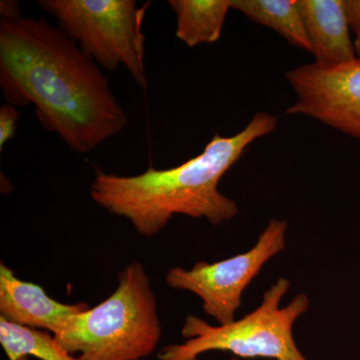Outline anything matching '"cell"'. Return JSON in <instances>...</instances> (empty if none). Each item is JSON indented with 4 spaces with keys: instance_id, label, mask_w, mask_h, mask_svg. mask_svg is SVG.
<instances>
[{
    "instance_id": "obj_1",
    "label": "cell",
    "mask_w": 360,
    "mask_h": 360,
    "mask_svg": "<svg viewBox=\"0 0 360 360\" xmlns=\"http://www.w3.org/2000/svg\"><path fill=\"white\" fill-rule=\"evenodd\" d=\"M0 87L15 108L33 104L42 127L82 155L129 123L98 65L42 18L0 20Z\"/></svg>"
},
{
    "instance_id": "obj_2",
    "label": "cell",
    "mask_w": 360,
    "mask_h": 360,
    "mask_svg": "<svg viewBox=\"0 0 360 360\" xmlns=\"http://www.w3.org/2000/svg\"><path fill=\"white\" fill-rule=\"evenodd\" d=\"M277 118L258 112L233 136L217 134L202 153L167 169L120 176L96 168L90 196L106 212L124 217L146 238L160 233L174 215L205 219L213 225L231 220L238 205L219 189L222 176L260 137L271 134Z\"/></svg>"
},
{
    "instance_id": "obj_3",
    "label": "cell",
    "mask_w": 360,
    "mask_h": 360,
    "mask_svg": "<svg viewBox=\"0 0 360 360\" xmlns=\"http://www.w3.org/2000/svg\"><path fill=\"white\" fill-rule=\"evenodd\" d=\"M77 360H141L155 352L161 338L158 302L141 262L118 274L110 297L71 315L52 335Z\"/></svg>"
},
{
    "instance_id": "obj_4",
    "label": "cell",
    "mask_w": 360,
    "mask_h": 360,
    "mask_svg": "<svg viewBox=\"0 0 360 360\" xmlns=\"http://www.w3.org/2000/svg\"><path fill=\"white\" fill-rule=\"evenodd\" d=\"M281 277L265 291L257 309L224 326H210L200 317L186 316L184 343L170 345L158 354L160 360H198L210 352H231L238 359L307 360L293 338V324L309 310V298L300 293L286 307L281 300L290 290Z\"/></svg>"
},
{
    "instance_id": "obj_5",
    "label": "cell",
    "mask_w": 360,
    "mask_h": 360,
    "mask_svg": "<svg viewBox=\"0 0 360 360\" xmlns=\"http://www.w3.org/2000/svg\"><path fill=\"white\" fill-rule=\"evenodd\" d=\"M135 0H39L37 4L58 21V27L85 56L104 70L124 66L137 85L146 89L142 32L146 9Z\"/></svg>"
},
{
    "instance_id": "obj_6",
    "label": "cell",
    "mask_w": 360,
    "mask_h": 360,
    "mask_svg": "<svg viewBox=\"0 0 360 360\" xmlns=\"http://www.w3.org/2000/svg\"><path fill=\"white\" fill-rule=\"evenodd\" d=\"M288 222L272 219L257 243L246 252L208 264L200 262L191 269L174 267L165 281L174 290H186L198 296L203 311L219 326L236 321L241 296L251 281L272 257L285 248Z\"/></svg>"
},
{
    "instance_id": "obj_7",
    "label": "cell",
    "mask_w": 360,
    "mask_h": 360,
    "mask_svg": "<svg viewBox=\"0 0 360 360\" xmlns=\"http://www.w3.org/2000/svg\"><path fill=\"white\" fill-rule=\"evenodd\" d=\"M286 78L296 94L288 115L309 116L360 139V58L335 66H297Z\"/></svg>"
},
{
    "instance_id": "obj_8",
    "label": "cell",
    "mask_w": 360,
    "mask_h": 360,
    "mask_svg": "<svg viewBox=\"0 0 360 360\" xmlns=\"http://www.w3.org/2000/svg\"><path fill=\"white\" fill-rule=\"evenodd\" d=\"M87 309L86 303L66 304L53 300L39 284L21 281L0 264V319L54 335L71 315Z\"/></svg>"
},
{
    "instance_id": "obj_9",
    "label": "cell",
    "mask_w": 360,
    "mask_h": 360,
    "mask_svg": "<svg viewBox=\"0 0 360 360\" xmlns=\"http://www.w3.org/2000/svg\"><path fill=\"white\" fill-rule=\"evenodd\" d=\"M297 4L314 63L335 66L357 58L343 0H297Z\"/></svg>"
},
{
    "instance_id": "obj_10",
    "label": "cell",
    "mask_w": 360,
    "mask_h": 360,
    "mask_svg": "<svg viewBox=\"0 0 360 360\" xmlns=\"http://www.w3.org/2000/svg\"><path fill=\"white\" fill-rule=\"evenodd\" d=\"M177 39L188 47L214 44L221 37L231 0H169Z\"/></svg>"
},
{
    "instance_id": "obj_11",
    "label": "cell",
    "mask_w": 360,
    "mask_h": 360,
    "mask_svg": "<svg viewBox=\"0 0 360 360\" xmlns=\"http://www.w3.org/2000/svg\"><path fill=\"white\" fill-rule=\"evenodd\" d=\"M231 8L271 28L291 44L311 51L297 0H231Z\"/></svg>"
},
{
    "instance_id": "obj_12",
    "label": "cell",
    "mask_w": 360,
    "mask_h": 360,
    "mask_svg": "<svg viewBox=\"0 0 360 360\" xmlns=\"http://www.w3.org/2000/svg\"><path fill=\"white\" fill-rule=\"evenodd\" d=\"M0 345L9 360L28 356L40 360H77L49 331L25 328L4 319H0Z\"/></svg>"
},
{
    "instance_id": "obj_13",
    "label": "cell",
    "mask_w": 360,
    "mask_h": 360,
    "mask_svg": "<svg viewBox=\"0 0 360 360\" xmlns=\"http://www.w3.org/2000/svg\"><path fill=\"white\" fill-rule=\"evenodd\" d=\"M20 116V111L13 104L6 103L0 108V151L15 136Z\"/></svg>"
},
{
    "instance_id": "obj_14",
    "label": "cell",
    "mask_w": 360,
    "mask_h": 360,
    "mask_svg": "<svg viewBox=\"0 0 360 360\" xmlns=\"http://www.w3.org/2000/svg\"><path fill=\"white\" fill-rule=\"evenodd\" d=\"M343 7L350 30L355 33V37H359L360 0H343Z\"/></svg>"
},
{
    "instance_id": "obj_15",
    "label": "cell",
    "mask_w": 360,
    "mask_h": 360,
    "mask_svg": "<svg viewBox=\"0 0 360 360\" xmlns=\"http://www.w3.org/2000/svg\"><path fill=\"white\" fill-rule=\"evenodd\" d=\"M0 15H1V20H4L21 18L20 4L15 0H1L0 1Z\"/></svg>"
},
{
    "instance_id": "obj_16",
    "label": "cell",
    "mask_w": 360,
    "mask_h": 360,
    "mask_svg": "<svg viewBox=\"0 0 360 360\" xmlns=\"http://www.w3.org/2000/svg\"><path fill=\"white\" fill-rule=\"evenodd\" d=\"M355 51H356L357 58H360V35L355 37L354 39Z\"/></svg>"
},
{
    "instance_id": "obj_17",
    "label": "cell",
    "mask_w": 360,
    "mask_h": 360,
    "mask_svg": "<svg viewBox=\"0 0 360 360\" xmlns=\"http://www.w3.org/2000/svg\"><path fill=\"white\" fill-rule=\"evenodd\" d=\"M231 360H241L240 359H238V357H232Z\"/></svg>"
},
{
    "instance_id": "obj_18",
    "label": "cell",
    "mask_w": 360,
    "mask_h": 360,
    "mask_svg": "<svg viewBox=\"0 0 360 360\" xmlns=\"http://www.w3.org/2000/svg\"><path fill=\"white\" fill-rule=\"evenodd\" d=\"M20 360H28V357H23V359H21Z\"/></svg>"
}]
</instances>
